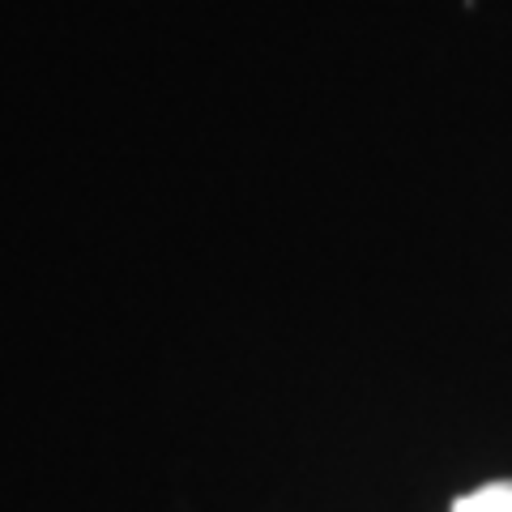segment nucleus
Returning a JSON list of instances; mask_svg holds the SVG:
<instances>
[{
  "mask_svg": "<svg viewBox=\"0 0 512 512\" xmlns=\"http://www.w3.org/2000/svg\"><path fill=\"white\" fill-rule=\"evenodd\" d=\"M453 512H512V483H487L470 495H461Z\"/></svg>",
  "mask_w": 512,
  "mask_h": 512,
  "instance_id": "nucleus-1",
  "label": "nucleus"
}]
</instances>
